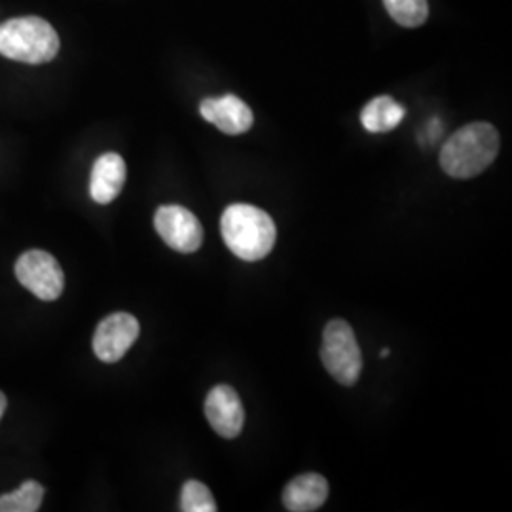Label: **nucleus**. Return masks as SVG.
Returning a JSON list of instances; mask_svg holds the SVG:
<instances>
[{
	"label": "nucleus",
	"mask_w": 512,
	"mask_h": 512,
	"mask_svg": "<svg viewBox=\"0 0 512 512\" xmlns=\"http://www.w3.org/2000/svg\"><path fill=\"white\" fill-rule=\"evenodd\" d=\"M6 406H8V401H6V395L0 391V420H2V416H4V412H6Z\"/></svg>",
	"instance_id": "dca6fc26"
},
{
	"label": "nucleus",
	"mask_w": 512,
	"mask_h": 512,
	"mask_svg": "<svg viewBox=\"0 0 512 512\" xmlns=\"http://www.w3.org/2000/svg\"><path fill=\"white\" fill-rule=\"evenodd\" d=\"M200 114L226 135H241L253 126V112L232 93L202 101Z\"/></svg>",
	"instance_id": "1a4fd4ad"
},
{
	"label": "nucleus",
	"mask_w": 512,
	"mask_h": 512,
	"mask_svg": "<svg viewBox=\"0 0 512 512\" xmlns=\"http://www.w3.org/2000/svg\"><path fill=\"white\" fill-rule=\"evenodd\" d=\"M139 321L126 311L105 317L93 334V353L103 363H118L139 338Z\"/></svg>",
	"instance_id": "0eeeda50"
},
{
	"label": "nucleus",
	"mask_w": 512,
	"mask_h": 512,
	"mask_svg": "<svg viewBox=\"0 0 512 512\" xmlns=\"http://www.w3.org/2000/svg\"><path fill=\"white\" fill-rule=\"evenodd\" d=\"M499 152V133L492 124L473 122L458 129L440 150V167L454 179H473L490 167Z\"/></svg>",
	"instance_id": "f03ea898"
},
{
	"label": "nucleus",
	"mask_w": 512,
	"mask_h": 512,
	"mask_svg": "<svg viewBox=\"0 0 512 512\" xmlns=\"http://www.w3.org/2000/svg\"><path fill=\"white\" fill-rule=\"evenodd\" d=\"M205 416L222 439H236L245 423L238 391L230 385H215L205 399Z\"/></svg>",
	"instance_id": "6e6552de"
},
{
	"label": "nucleus",
	"mask_w": 512,
	"mask_h": 512,
	"mask_svg": "<svg viewBox=\"0 0 512 512\" xmlns=\"http://www.w3.org/2000/svg\"><path fill=\"white\" fill-rule=\"evenodd\" d=\"M126 162L120 154L107 152L95 160L90 177V196L95 203L114 202L126 184Z\"/></svg>",
	"instance_id": "9d476101"
},
{
	"label": "nucleus",
	"mask_w": 512,
	"mask_h": 512,
	"mask_svg": "<svg viewBox=\"0 0 512 512\" xmlns=\"http://www.w3.org/2000/svg\"><path fill=\"white\" fill-rule=\"evenodd\" d=\"M329 497V482L317 473L296 476L283 492V505L291 512H311L321 509Z\"/></svg>",
	"instance_id": "9b49d317"
},
{
	"label": "nucleus",
	"mask_w": 512,
	"mask_h": 512,
	"mask_svg": "<svg viewBox=\"0 0 512 512\" xmlns=\"http://www.w3.org/2000/svg\"><path fill=\"white\" fill-rule=\"evenodd\" d=\"M321 361L338 384H357L363 370V355L348 321L332 319L325 327Z\"/></svg>",
	"instance_id": "20e7f679"
},
{
	"label": "nucleus",
	"mask_w": 512,
	"mask_h": 512,
	"mask_svg": "<svg viewBox=\"0 0 512 512\" xmlns=\"http://www.w3.org/2000/svg\"><path fill=\"white\" fill-rule=\"evenodd\" d=\"M403 105H399L389 95L372 99L361 112V122L370 133H385L397 128L404 118Z\"/></svg>",
	"instance_id": "f8f14e48"
},
{
	"label": "nucleus",
	"mask_w": 512,
	"mask_h": 512,
	"mask_svg": "<svg viewBox=\"0 0 512 512\" xmlns=\"http://www.w3.org/2000/svg\"><path fill=\"white\" fill-rule=\"evenodd\" d=\"M384 4L389 16L408 29L420 27L429 16L427 0H384Z\"/></svg>",
	"instance_id": "4468645a"
},
{
	"label": "nucleus",
	"mask_w": 512,
	"mask_h": 512,
	"mask_svg": "<svg viewBox=\"0 0 512 512\" xmlns=\"http://www.w3.org/2000/svg\"><path fill=\"white\" fill-rule=\"evenodd\" d=\"M181 511L184 512H215L217 503L209 488L198 482V480H188L183 486L181 492Z\"/></svg>",
	"instance_id": "2eb2a0df"
},
{
	"label": "nucleus",
	"mask_w": 512,
	"mask_h": 512,
	"mask_svg": "<svg viewBox=\"0 0 512 512\" xmlns=\"http://www.w3.org/2000/svg\"><path fill=\"white\" fill-rule=\"evenodd\" d=\"M154 226L167 247L179 253H194L202 247V224L186 207L162 205L154 215Z\"/></svg>",
	"instance_id": "423d86ee"
},
{
	"label": "nucleus",
	"mask_w": 512,
	"mask_h": 512,
	"mask_svg": "<svg viewBox=\"0 0 512 512\" xmlns=\"http://www.w3.org/2000/svg\"><path fill=\"white\" fill-rule=\"evenodd\" d=\"M220 232L226 247L245 262H256L270 255L277 238L272 217L247 203L226 207L220 219Z\"/></svg>",
	"instance_id": "f257e3e1"
},
{
	"label": "nucleus",
	"mask_w": 512,
	"mask_h": 512,
	"mask_svg": "<svg viewBox=\"0 0 512 512\" xmlns=\"http://www.w3.org/2000/svg\"><path fill=\"white\" fill-rule=\"evenodd\" d=\"M19 283L44 302L57 300L65 289V275L55 256L33 249L19 256L16 262Z\"/></svg>",
	"instance_id": "39448f33"
},
{
	"label": "nucleus",
	"mask_w": 512,
	"mask_h": 512,
	"mask_svg": "<svg viewBox=\"0 0 512 512\" xmlns=\"http://www.w3.org/2000/svg\"><path fill=\"white\" fill-rule=\"evenodd\" d=\"M44 486L37 480H27L18 490L0 495V512H37L44 499Z\"/></svg>",
	"instance_id": "ddd939ff"
},
{
	"label": "nucleus",
	"mask_w": 512,
	"mask_h": 512,
	"mask_svg": "<svg viewBox=\"0 0 512 512\" xmlns=\"http://www.w3.org/2000/svg\"><path fill=\"white\" fill-rule=\"evenodd\" d=\"M59 46L54 27L38 16L8 19L0 25V55L12 61L42 65L54 59Z\"/></svg>",
	"instance_id": "7ed1b4c3"
}]
</instances>
